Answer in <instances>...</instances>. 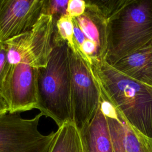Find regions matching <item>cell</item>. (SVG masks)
Listing matches in <instances>:
<instances>
[{
    "label": "cell",
    "mask_w": 152,
    "mask_h": 152,
    "mask_svg": "<svg viewBox=\"0 0 152 152\" xmlns=\"http://www.w3.org/2000/svg\"><path fill=\"white\" fill-rule=\"evenodd\" d=\"M48 64L38 69L37 109L60 127L72 122L70 99V48L65 42L52 44Z\"/></svg>",
    "instance_id": "obj_3"
},
{
    "label": "cell",
    "mask_w": 152,
    "mask_h": 152,
    "mask_svg": "<svg viewBox=\"0 0 152 152\" xmlns=\"http://www.w3.org/2000/svg\"><path fill=\"white\" fill-rule=\"evenodd\" d=\"M55 20L42 14L29 31L5 42L10 65L24 64L40 68L48 64L52 50Z\"/></svg>",
    "instance_id": "obj_5"
},
{
    "label": "cell",
    "mask_w": 152,
    "mask_h": 152,
    "mask_svg": "<svg viewBox=\"0 0 152 152\" xmlns=\"http://www.w3.org/2000/svg\"><path fill=\"white\" fill-rule=\"evenodd\" d=\"M112 66L130 78L152 87V39Z\"/></svg>",
    "instance_id": "obj_11"
},
{
    "label": "cell",
    "mask_w": 152,
    "mask_h": 152,
    "mask_svg": "<svg viewBox=\"0 0 152 152\" xmlns=\"http://www.w3.org/2000/svg\"><path fill=\"white\" fill-rule=\"evenodd\" d=\"M68 1L46 0L43 14L52 16L56 21L59 17L66 14V9Z\"/></svg>",
    "instance_id": "obj_16"
},
{
    "label": "cell",
    "mask_w": 152,
    "mask_h": 152,
    "mask_svg": "<svg viewBox=\"0 0 152 152\" xmlns=\"http://www.w3.org/2000/svg\"><path fill=\"white\" fill-rule=\"evenodd\" d=\"M65 42L69 48L76 52L74 43V30L72 18L67 14L64 15L55 21L52 44Z\"/></svg>",
    "instance_id": "obj_14"
},
{
    "label": "cell",
    "mask_w": 152,
    "mask_h": 152,
    "mask_svg": "<svg viewBox=\"0 0 152 152\" xmlns=\"http://www.w3.org/2000/svg\"><path fill=\"white\" fill-rule=\"evenodd\" d=\"M126 0H86V8L106 22L126 2Z\"/></svg>",
    "instance_id": "obj_15"
},
{
    "label": "cell",
    "mask_w": 152,
    "mask_h": 152,
    "mask_svg": "<svg viewBox=\"0 0 152 152\" xmlns=\"http://www.w3.org/2000/svg\"><path fill=\"white\" fill-rule=\"evenodd\" d=\"M42 113L31 119L20 113L0 114V152H49L55 132L43 135L38 126Z\"/></svg>",
    "instance_id": "obj_6"
},
{
    "label": "cell",
    "mask_w": 152,
    "mask_h": 152,
    "mask_svg": "<svg viewBox=\"0 0 152 152\" xmlns=\"http://www.w3.org/2000/svg\"><path fill=\"white\" fill-rule=\"evenodd\" d=\"M46 0H0V42L30 30L43 14Z\"/></svg>",
    "instance_id": "obj_9"
},
{
    "label": "cell",
    "mask_w": 152,
    "mask_h": 152,
    "mask_svg": "<svg viewBox=\"0 0 152 152\" xmlns=\"http://www.w3.org/2000/svg\"><path fill=\"white\" fill-rule=\"evenodd\" d=\"M38 69L28 65H10L3 93L10 113L37 109Z\"/></svg>",
    "instance_id": "obj_7"
},
{
    "label": "cell",
    "mask_w": 152,
    "mask_h": 152,
    "mask_svg": "<svg viewBox=\"0 0 152 152\" xmlns=\"http://www.w3.org/2000/svg\"><path fill=\"white\" fill-rule=\"evenodd\" d=\"M100 106L107 122L113 152H147L144 138L137 134L102 96Z\"/></svg>",
    "instance_id": "obj_10"
},
{
    "label": "cell",
    "mask_w": 152,
    "mask_h": 152,
    "mask_svg": "<svg viewBox=\"0 0 152 152\" xmlns=\"http://www.w3.org/2000/svg\"><path fill=\"white\" fill-rule=\"evenodd\" d=\"M10 66L5 45L3 42H0V96L2 97H3Z\"/></svg>",
    "instance_id": "obj_17"
},
{
    "label": "cell",
    "mask_w": 152,
    "mask_h": 152,
    "mask_svg": "<svg viewBox=\"0 0 152 152\" xmlns=\"http://www.w3.org/2000/svg\"><path fill=\"white\" fill-rule=\"evenodd\" d=\"M144 142L147 152H152V140L144 138Z\"/></svg>",
    "instance_id": "obj_20"
},
{
    "label": "cell",
    "mask_w": 152,
    "mask_h": 152,
    "mask_svg": "<svg viewBox=\"0 0 152 152\" xmlns=\"http://www.w3.org/2000/svg\"><path fill=\"white\" fill-rule=\"evenodd\" d=\"M86 10V2L83 0H68L66 14L71 18L81 15Z\"/></svg>",
    "instance_id": "obj_18"
},
{
    "label": "cell",
    "mask_w": 152,
    "mask_h": 152,
    "mask_svg": "<svg viewBox=\"0 0 152 152\" xmlns=\"http://www.w3.org/2000/svg\"><path fill=\"white\" fill-rule=\"evenodd\" d=\"M69 68L72 122L80 131L97 112L102 94L90 64L71 49Z\"/></svg>",
    "instance_id": "obj_4"
},
{
    "label": "cell",
    "mask_w": 152,
    "mask_h": 152,
    "mask_svg": "<svg viewBox=\"0 0 152 152\" xmlns=\"http://www.w3.org/2000/svg\"><path fill=\"white\" fill-rule=\"evenodd\" d=\"M80 132L84 152H113L107 122L100 105L94 116Z\"/></svg>",
    "instance_id": "obj_12"
},
{
    "label": "cell",
    "mask_w": 152,
    "mask_h": 152,
    "mask_svg": "<svg viewBox=\"0 0 152 152\" xmlns=\"http://www.w3.org/2000/svg\"><path fill=\"white\" fill-rule=\"evenodd\" d=\"M90 65L102 96L137 134L152 140V87L122 74L104 60Z\"/></svg>",
    "instance_id": "obj_1"
},
{
    "label": "cell",
    "mask_w": 152,
    "mask_h": 152,
    "mask_svg": "<svg viewBox=\"0 0 152 152\" xmlns=\"http://www.w3.org/2000/svg\"><path fill=\"white\" fill-rule=\"evenodd\" d=\"M49 152H84L80 132L72 122L58 127Z\"/></svg>",
    "instance_id": "obj_13"
},
{
    "label": "cell",
    "mask_w": 152,
    "mask_h": 152,
    "mask_svg": "<svg viewBox=\"0 0 152 152\" xmlns=\"http://www.w3.org/2000/svg\"><path fill=\"white\" fill-rule=\"evenodd\" d=\"M9 107L7 102L3 97L0 96V114L8 112Z\"/></svg>",
    "instance_id": "obj_19"
},
{
    "label": "cell",
    "mask_w": 152,
    "mask_h": 152,
    "mask_svg": "<svg viewBox=\"0 0 152 152\" xmlns=\"http://www.w3.org/2000/svg\"><path fill=\"white\" fill-rule=\"evenodd\" d=\"M76 52L90 64L104 59L106 49V22L86 8L80 16L72 18Z\"/></svg>",
    "instance_id": "obj_8"
},
{
    "label": "cell",
    "mask_w": 152,
    "mask_h": 152,
    "mask_svg": "<svg viewBox=\"0 0 152 152\" xmlns=\"http://www.w3.org/2000/svg\"><path fill=\"white\" fill-rule=\"evenodd\" d=\"M152 39V0H126L106 22L104 61L112 66Z\"/></svg>",
    "instance_id": "obj_2"
}]
</instances>
